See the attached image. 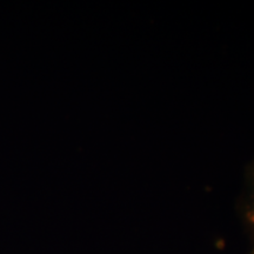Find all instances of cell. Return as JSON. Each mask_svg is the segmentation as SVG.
I'll use <instances>...</instances> for the list:
<instances>
[{
  "label": "cell",
  "instance_id": "cell-2",
  "mask_svg": "<svg viewBox=\"0 0 254 254\" xmlns=\"http://www.w3.org/2000/svg\"><path fill=\"white\" fill-rule=\"evenodd\" d=\"M250 254H254V245H253V247H252V251H251Z\"/></svg>",
  "mask_w": 254,
  "mask_h": 254
},
{
  "label": "cell",
  "instance_id": "cell-1",
  "mask_svg": "<svg viewBox=\"0 0 254 254\" xmlns=\"http://www.w3.org/2000/svg\"><path fill=\"white\" fill-rule=\"evenodd\" d=\"M241 220L254 245V159L247 167L244 190L239 202Z\"/></svg>",
  "mask_w": 254,
  "mask_h": 254
}]
</instances>
